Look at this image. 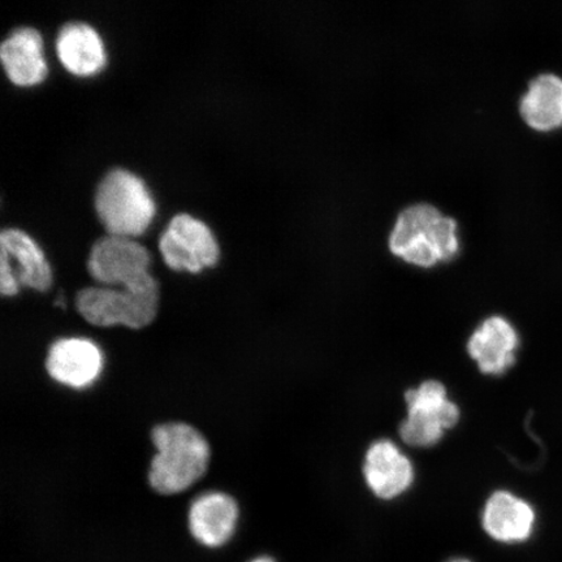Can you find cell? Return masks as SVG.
<instances>
[{"label": "cell", "instance_id": "obj_12", "mask_svg": "<svg viewBox=\"0 0 562 562\" xmlns=\"http://www.w3.org/2000/svg\"><path fill=\"white\" fill-rule=\"evenodd\" d=\"M363 474L372 494L382 501L405 494L416 477L412 461L389 439L372 442L364 459Z\"/></svg>", "mask_w": 562, "mask_h": 562}, {"label": "cell", "instance_id": "obj_14", "mask_svg": "<svg viewBox=\"0 0 562 562\" xmlns=\"http://www.w3.org/2000/svg\"><path fill=\"white\" fill-rule=\"evenodd\" d=\"M55 48L61 65L76 76L95 75L105 65L101 35L82 21L63 25L56 35Z\"/></svg>", "mask_w": 562, "mask_h": 562}, {"label": "cell", "instance_id": "obj_2", "mask_svg": "<svg viewBox=\"0 0 562 562\" xmlns=\"http://www.w3.org/2000/svg\"><path fill=\"white\" fill-rule=\"evenodd\" d=\"M157 454L150 463L149 483L159 495L172 496L191 488L207 472L209 442L191 425L181 422L154 427Z\"/></svg>", "mask_w": 562, "mask_h": 562}, {"label": "cell", "instance_id": "obj_17", "mask_svg": "<svg viewBox=\"0 0 562 562\" xmlns=\"http://www.w3.org/2000/svg\"><path fill=\"white\" fill-rule=\"evenodd\" d=\"M19 288V280L16 273L12 270L9 256L3 250H0V292L5 297H12L16 296Z\"/></svg>", "mask_w": 562, "mask_h": 562}, {"label": "cell", "instance_id": "obj_1", "mask_svg": "<svg viewBox=\"0 0 562 562\" xmlns=\"http://www.w3.org/2000/svg\"><path fill=\"white\" fill-rule=\"evenodd\" d=\"M389 246L406 263L430 269L459 256V223L431 203H414L398 214Z\"/></svg>", "mask_w": 562, "mask_h": 562}, {"label": "cell", "instance_id": "obj_10", "mask_svg": "<svg viewBox=\"0 0 562 562\" xmlns=\"http://www.w3.org/2000/svg\"><path fill=\"white\" fill-rule=\"evenodd\" d=\"M519 335L501 315L484 319L468 341L470 357L486 375L501 376L516 363Z\"/></svg>", "mask_w": 562, "mask_h": 562}, {"label": "cell", "instance_id": "obj_7", "mask_svg": "<svg viewBox=\"0 0 562 562\" xmlns=\"http://www.w3.org/2000/svg\"><path fill=\"white\" fill-rule=\"evenodd\" d=\"M164 261L175 271L199 273L220 261V245L209 228L196 217L175 215L159 237Z\"/></svg>", "mask_w": 562, "mask_h": 562}, {"label": "cell", "instance_id": "obj_11", "mask_svg": "<svg viewBox=\"0 0 562 562\" xmlns=\"http://www.w3.org/2000/svg\"><path fill=\"white\" fill-rule=\"evenodd\" d=\"M537 513L525 498L498 490L488 497L482 512V526L498 543L521 544L532 537Z\"/></svg>", "mask_w": 562, "mask_h": 562}, {"label": "cell", "instance_id": "obj_13", "mask_svg": "<svg viewBox=\"0 0 562 562\" xmlns=\"http://www.w3.org/2000/svg\"><path fill=\"white\" fill-rule=\"evenodd\" d=\"M0 59L9 79L19 87H32L47 75L44 41L31 26L13 30L0 46Z\"/></svg>", "mask_w": 562, "mask_h": 562}, {"label": "cell", "instance_id": "obj_5", "mask_svg": "<svg viewBox=\"0 0 562 562\" xmlns=\"http://www.w3.org/2000/svg\"><path fill=\"white\" fill-rule=\"evenodd\" d=\"M159 291L136 292L88 286L76 296L77 312L97 327L140 329L156 319Z\"/></svg>", "mask_w": 562, "mask_h": 562}, {"label": "cell", "instance_id": "obj_9", "mask_svg": "<svg viewBox=\"0 0 562 562\" xmlns=\"http://www.w3.org/2000/svg\"><path fill=\"white\" fill-rule=\"evenodd\" d=\"M103 353L83 337H66L48 349L46 370L56 383L83 390L97 382L103 371Z\"/></svg>", "mask_w": 562, "mask_h": 562}, {"label": "cell", "instance_id": "obj_6", "mask_svg": "<svg viewBox=\"0 0 562 562\" xmlns=\"http://www.w3.org/2000/svg\"><path fill=\"white\" fill-rule=\"evenodd\" d=\"M407 417L400 426V437L407 446H437L449 428L460 420V409L448 398L446 385L426 381L405 393Z\"/></svg>", "mask_w": 562, "mask_h": 562}, {"label": "cell", "instance_id": "obj_3", "mask_svg": "<svg viewBox=\"0 0 562 562\" xmlns=\"http://www.w3.org/2000/svg\"><path fill=\"white\" fill-rule=\"evenodd\" d=\"M94 205L109 235L131 238L144 234L157 210L145 181L124 168H114L103 176Z\"/></svg>", "mask_w": 562, "mask_h": 562}, {"label": "cell", "instance_id": "obj_18", "mask_svg": "<svg viewBox=\"0 0 562 562\" xmlns=\"http://www.w3.org/2000/svg\"><path fill=\"white\" fill-rule=\"evenodd\" d=\"M245 562H278L276 558L270 557V554H257V557H252Z\"/></svg>", "mask_w": 562, "mask_h": 562}, {"label": "cell", "instance_id": "obj_15", "mask_svg": "<svg viewBox=\"0 0 562 562\" xmlns=\"http://www.w3.org/2000/svg\"><path fill=\"white\" fill-rule=\"evenodd\" d=\"M0 250L18 263L19 284L46 292L53 284V271L37 243L18 228H4L0 234Z\"/></svg>", "mask_w": 562, "mask_h": 562}, {"label": "cell", "instance_id": "obj_16", "mask_svg": "<svg viewBox=\"0 0 562 562\" xmlns=\"http://www.w3.org/2000/svg\"><path fill=\"white\" fill-rule=\"evenodd\" d=\"M522 119L530 128L551 132L562 126V79L552 74L540 75L529 83L519 104Z\"/></svg>", "mask_w": 562, "mask_h": 562}, {"label": "cell", "instance_id": "obj_8", "mask_svg": "<svg viewBox=\"0 0 562 562\" xmlns=\"http://www.w3.org/2000/svg\"><path fill=\"white\" fill-rule=\"evenodd\" d=\"M240 508L224 492H207L195 498L188 510V531L196 544L209 551L228 546L237 532Z\"/></svg>", "mask_w": 562, "mask_h": 562}, {"label": "cell", "instance_id": "obj_4", "mask_svg": "<svg viewBox=\"0 0 562 562\" xmlns=\"http://www.w3.org/2000/svg\"><path fill=\"white\" fill-rule=\"evenodd\" d=\"M149 250L131 237L104 236L90 250V277L105 285H122L136 292L158 291V281L149 272Z\"/></svg>", "mask_w": 562, "mask_h": 562}]
</instances>
